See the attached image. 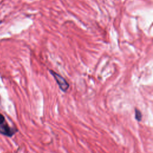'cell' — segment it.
Wrapping results in <instances>:
<instances>
[{
	"label": "cell",
	"instance_id": "1",
	"mask_svg": "<svg viewBox=\"0 0 153 153\" xmlns=\"http://www.w3.org/2000/svg\"><path fill=\"white\" fill-rule=\"evenodd\" d=\"M49 72L51 74V75L53 76V78H54L56 82H57V85H59V88L63 92L66 93L69 87V84L66 81V79L64 77H63L62 75H60V74L54 72L52 69H50Z\"/></svg>",
	"mask_w": 153,
	"mask_h": 153
},
{
	"label": "cell",
	"instance_id": "2",
	"mask_svg": "<svg viewBox=\"0 0 153 153\" xmlns=\"http://www.w3.org/2000/svg\"><path fill=\"white\" fill-rule=\"evenodd\" d=\"M17 130L10 127L5 122L0 124V133L3 135L11 137L17 132Z\"/></svg>",
	"mask_w": 153,
	"mask_h": 153
},
{
	"label": "cell",
	"instance_id": "3",
	"mask_svg": "<svg viewBox=\"0 0 153 153\" xmlns=\"http://www.w3.org/2000/svg\"><path fill=\"white\" fill-rule=\"evenodd\" d=\"M134 111H135V119L139 122L140 121L142 118V114L140 111L137 108H135Z\"/></svg>",
	"mask_w": 153,
	"mask_h": 153
},
{
	"label": "cell",
	"instance_id": "4",
	"mask_svg": "<svg viewBox=\"0 0 153 153\" xmlns=\"http://www.w3.org/2000/svg\"><path fill=\"white\" fill-rule=\"evenodd\" d=\"M4 122H5V118H4V117L0 113V124L3 123Z\"/></svg>",
	"mask_w": 153,
	"mask_h": 153
},
{
	"label": "cell",
	"instance_id": "5",
	"mask_svg": "<svg viewBox=\"0 0 153 153\" xmlns=\"http://www.w3.org/2000/svg\"><path fill=\"white\" fill-rule=\"evenodd\" d=\"M2 23V20H0V24Z\"/></svg>",
	"mask_w": 153,
	"mask_h": 153
}]
</instances>
